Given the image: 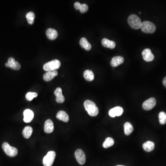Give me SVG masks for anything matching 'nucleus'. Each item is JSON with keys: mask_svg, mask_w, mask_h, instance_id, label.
Wrapping results in <instances>:
<instances>
[{"mask_svg": "<svg viewBox=\"0 0 166 166\" xmlns=\"http://www.w3.org/2000/svg\"><path fill=\"white\" fill-rule=\"evenodd\" d=\"M84 105L85 110L90 116L94 117L98 114V108L94 102L87 100L84 102Z\"/></svg>", "mask_w": 166, "mask_h": 166, "instance_id": "f257e3e1", "label": "nucleus"}, {"mask_svg": "<svg viewBox=\"0 0 166 166\" xmlns=\"http://www.w3.org/2000/svg\"><path fill=\"white\" fill-rule=\"evenodd\" d=\"M128 22L130 27L135 29H139L142 24L139 17L135 15L129 16L128 19Z\"/></svg>", "mask_w": 166, "mask_h": 166, "instance_id": "f03ea898", "label": "nucleus"}, {"mask_svg": "<svg viewBox=\"0 0 166 166\" xmlns=\"http://www.w3.org/2000/svg\"><path fill=\"white\" fill-rule=\"evenodd\" d=\"M140 28L143 32L146 33H153L156 30V27L155 24L149 21L142 22Z\"/></svg>", "mask_w": 166, "mask_h": 166, "instance_id": "7ed1b4c3", "label": "nucleus"}, {"mask_svg": "<svg viewBox=\"0 0 166 166\" xmlns=\"http://www.w3.org/2000/svg\"><path fill=\"white\" fill-rule=\"evenodd\" d=\"M61 64V62L59 60H53L45 64L43 66V69L47 72L55 71L60 68Z\"/></svg>", "mask_w": 166, "mask_h": 166, "instance_id": "20e7f679", "label": "nucleus"}, {"mask_svg": "<svg viewBox=\"0 0 166 166\" xmlns=\"http://www.w3.org/2000/svg\"><path fill=\"white\" fill-rule=\"evenodd\" d=\"M2 148L6 155L10 157H15L18 154V149L10 146L7 142H4L2 144Z\"/></svg>", "mask_w": 166, "mask_h": 166, "instance_id": "39448f33", "label": "nucleus"}, {"mask_svg": "<svg viewBox=\"0 0 166 166\" xmlns=\"http://www.w3.org/2000/svg\"><path fill=\"white\" fill-rule=\"evenodd\" d=\"M56 153L54 151L48 152L46 156H44L43 160L44 166H52L55 159Z\"/></svg>", "mask_w": 166, "mask_h": 166, "instance_id": "423d86ee", "label": "nucleus"}, {"mask_svg": "<svg viewBox=\"0 0 166 166\" xmlns=\"http://www.w3.org/2000/svg\"><path fill=\"white\" fill-rule=\"evenodd\" d=\"M75 157L80 165H84L86 161V156L84 152L81 149H77L75 152Z\"/></svg>", "mask_w": 166, "mask_h": 166, "instance_id": "0eeeda50", "label": "nucleus"}, {"mask_svg": "<svg viewBox=\"0 0 166 166\" xmlns=\"http://www.w3.org/2000/svg\"><path fill=\"white\" fill-rule=\"evenodd\" d=\"M156 99L153 98H150L147 100L143 103V109L145 110H150L155 107L156 105Z\"/></svg>", "mask_w": 166, "mask_h": 166, "instance_id": "6e6552de", "label": "nucleus"}, {"mask_svg": "<svg viewBox=\"0 0 166 166\" xmlns=\"http://www.w3.org/2000/svg\"><path fill=\"white\" fill-rule=\"evenodd\" d=\"M143 59L147 62H150L154 59V55L152 53L151 50L149 49H146L143 50L142 53Z\"/></svg>", "mask_w": 166, "mask_h": 166, "instance_id": "1a4fd4ad", "label": "nucleus"}, {"mask_svg": "<svg viewBox=\"0 0 166 166\" xmlns=\"http://www.w3.org/2000/svg\"><path fill=\"white\" fill-rule=\"evenodd\" d=\"M123 113V109L121 107H116L110 110L109 115L111 117L114 118L116 116H120Z\"/></svg>", "mask_w": 166, "mask_h": 166, "instance_id": "9d476101", "label": "nucleus"}, {"mask_svg": "<svg viewBox=\"0 0 166 166\" xmlns=\"http://www.w3.org/2000/svg\"><path fill=\"white\" fill-rule=\"evenodd\" d=\"M24 121L26 123H29L34 118V113L29 109H27L24 112Z\"/></svg>", "mask_w": 166, "mask_h": 166, "instance_id": "9b49d317", "label": "nucleus"}, {"mask_svg": "<svg viewBox=\"0 0 166 166\" xmlns=\"http://www.w3.org/2000/svg\"><path fill=\"white\" fill-rule=\"evenodd\" d=\"M54 95L56 97V101L58 103H63L65 101V98L62 95V89L61 88L58 87L56 88L54 92Z\"/></svg>", "mask_w": 166, "mask_h": 166, "instance_id": "f8f14e48", "label": "nucleus"}, {"mask_svg": "<svg viewBox=\"0 0 166 166\" xmlns=\"http://www.w3.org/2000/svg\"><path fill=\"white\" fill-rule=\"evenodd\" d=\"M54 130L53 122L51 120H47L44 124V132L47 133H50L53 132Z\"/></svg>", "mask_w": 166, "mask_h": 166, "instance_id": "ddd939ff", "label": "nucleus"}, {"mask_svg": "<svg viewBox=\"0 0 166 166\" xmlns=\"http://www.w3.org/2000/svg\"><path fill=\"white\" fill-rule=\"evenodd\" d=\"M124 62V59L123 57L118 56L114 57L111 61V65L113 67H117L118 66Z\"/></svg>", "mask_w": 166, "mask_h": 166, "instance_id": "4468645a", "label": "nucleus"}, {"mask_svg": "<svg viewBox=\"0 0 166 166\" xmlns=\"http://www.w3.org/2000/svg\"><path fill=\"white\" fill-rule=\"evenodd\" d=\"M58 75V72L56 71H48L46 72L43 75V80L45 81H51Z\"/></svg>", "mask_w": 166, "mask_h": 166, "instance_id": "2eb2a0df", "label": "nucleus"}, {"mask_svg": "<svg viewBox=\"0 0 166 166\" xmlns=\"http://www.w3.org/2000/svg\"><path fill=\"white\" fill-rule=\"evenodd\" d=\"M56 118L60 121H63L65 122H68L69 120V117L67 113L64 111H60L56 114Z\"/></svg>", "mask_w": 166, "mask_h": 166, "instance_id": "dca6fc26", "label": "nucleus"}, {"mask_svg": "<svg viewBox=\"0 0 166 166\" xmlns=\"http://www.w3.org/2000/svg\"><path fill=\"white\" fill-rule=\"evenodd\" d=\"M102 44L103 46L106 48L114 49L115 47V43L114 41L110 40L108 39L103 38L102 40Z\"/></svg>", "mask_w": 166, "mask_h": 166, "instance_id": "f3484780", "label": "nucleus"}, {"mask_svg": "<svg viewBox=\"0 0 166 166\" xmlns=\"http://www.w3.org/2000/svg\"><path fill=\"white\" fill-rule=\"evenodd\" d=\"M47 37L50 40H54L58 37V32L56 30L52 28H49L46 31Z\"/></svg>", "mask_w": 166, "mask_h": 166, "instance_id": "a211bd4d", "label": "nucleus"}, {"mask_svg": "<svg viewBox=\"0 0 166 166\" xmlns=\"http://www.w3.org/2000/svg\"><path fill=\"white\" fill-rule=\"evenodd\" d=\"M155 144L154 142L148 141L144 143L143 148L144 151L147 152H151L155 149Z\"/></svg>", "mask_w": 166, "mask_h": 166, "instance_id": "6ab92c4d", "label": "nucleus"}, {"mask_svg": "<svg viewBox=\"0 0 166 166\" xmlns=\"http://www.w3.org/2000/svg\"><path fill=\"white\" fill-rule=\"evenodd\" d=\"M80 43L81 47L86 50H90L91 49V44L88 42L86 38H81L80 40Z\"/></svg>", "mask_w": 166, "mask_h": 166, "instance_id": "aec40b11", "label": "nucleus"}, {"mask_svg": "<svg viewBox=\"0 0 166 166\" xmlns=\"http://www.w3.org/2000/svg\"><path fill=\"white\" fill-rule=\"evenodd\" d=\"M32 132H33V129H32L31 127L30 126H27L24 127L23 130V135L24 138H29L31 136L32 134Z\"/></svg>", "mask_w": 166, "mask_h": 166, "instance_id": "412c9836", "label": "nucleus"}, {"mask_svg": "<svg viewBox=\"0 0 166 166\" xmlns=\"http://www.w3.org/2000/svg\"><path fill=\"white\" fill-rule=\"evenodd\" d=\"M124 133L126 135H129L133 131V127L131 123L127 122L125 123L124 126Z\"/></svg>", "mask_w": 166, "mask_h": 166, "instance_id": "4be33fe9", "label": "nucleus"}, {"mask_svg": "<svg viewBox=\"0 0 166 166\" xmlns=\"http://www.w3.org/2000/svg\"><path fill=\"white\" fill-rule=\"evenodd\" d=\"M84 79L88 81H93L94 79V74L92 71L90 70H86L84 73Z\"/></svg>", "mask_w": 166, "mask_h": 166, "instance_id": "5701e85b", "label": "nucleus"}, {"mask_svg": "<svg viewBox=\"0 0 166 166\" xmlns=\"http://www.w3.org/2000/svg\"><path fill=\"white\" fill-rule=\"evenodd\" d=\"M114 141L111 137H107L106 138L105 141L103 144V147L104 148H108L111 146H113L114 144Z\"/></svg>", "mask_w": 166, "mask_h": 166, "instance_id": "b1692460", "label": "nucleus"}, {"mask_svg": "<svg viewBox=\"0 0 166 166\" xmlns=\"http://www.w3.org/2000/svg\"><path fill=\"white\" fill-rule=\"evenodd\" d=\"M26 18H27V22L29 24H33L34 21V19L35 18V15L34 13L32 12L28 13L26 15Z\"/></svg>", "mask_w": 166, "mask_h": 166, "instance_id": "393cba45", "label": "nucleus"}, {"mask_svg": "<svg viewBox=\"0 0 166 166\" xmlns=\"http://www.w3.org/2000/svg\"><path fill=\"white\" fill-rule=\"evenodd\" d=\"M159 122L161 125H164L166 123V114L164 112H161L159 114Z\"/></svg>", "mask_w": 166, "mask_h": 166, "instance_id": "a878e982", "label": "nucleus"}, {"mask_svg": "<svg viewBox=\"0 0 166 166\" xmlns=\"http://www.w3.org/2000/svg\"><path fill=\"white\" fill-rule=\"evenodd\" d=\"M38 96V94L36 92H29L27 93L26 96V99L28 101H32L33 98Z\"/></svg>", "mask_w": 166, "mask_h": 166, "instance_id": "bb28decb", "label": "nucleus"}, {"mask_svg": "<svg viewBox=\"0 0 166 166\" xmlns=\"http://www.w3.org/2000/svg\"><path fill=\"white\" fill-rule=\"evenodd\" d=\"M88 6L86 4H81L80 11L81 13H84L88 10Z\"/></svg>", "mask_w": 166, "mask_h": 166, "instance_id": "cd10ccee", "label": "nucleus"}, {"mask_svg": "<svg viewBox=\"0 0 166 166\" xmlns=\"http://www.w3.org/2000/svg\"><path fill=\"white\" fill-rule=\"evenodd\" d=\"M15 60L13 58L10 57L8 60V62L6 63L5 66L8 68H11V66L13 63H15Z\"/></svg>", "mask_w": 166, "mask_h": 166, "instance_id": "c85d7f7f", "label": "nucleus"}, {"mask_svg": "<svg viewBox=\"0 0 166 166\" xmlns=\"http://www.w3.org/2000/svg\"><path fill=\"white\" fill-rule=\"evenodd\" d=\"M20 68H21V66H20V64L16 61H15V63H13L11 67V68L15 70H20Z\"/></svg>", "mask_w": 166, "mask_h": 166, "instance_id": "c756f323", "label": "nucleus"}, {"mask_svg": "<svg viewBox=\"0 0 166 166\" xmlns=\"http://www.w3.org/2000/svg\"><path fill=\"white\" fill-rule=\"evenodd\" d=\"M81 4L79 2H76L74 3V8L76 10H80V8L81 7Z\"/></svg>", "mask_w": 166, "mask_h": 166, "instance_id": "7c9ffc66", "label": "nucleus"}, {"mask_svg": "<svg viewBox=\"0 0 166 166\" xmlns=\"http://www.w3.org/2000/svg\"><path fill=\"white\" fill-rule=\"evenodd\" d=\"M163 85H164V86H165L166 88V77H164V79L163 80Z\"/></svg>", "mask_w": 166, "mask_h": 166, "instance_id": "2f4dec72", "label": "nucleus"}, {"mask_svg": "<svg viewBox=\"0 0 166 166\" xmlns=\"http://www.w3.org/2000/svg\"><path fill=\"white\" fill-rule=\"evenodd\" d=\"M124 166V165H117V166Z\"/></svg>", "mask_w": 166, "mask_h": 166, "instance_id": "473e14b6", "label": "nucleus"}, {"mask_svg": "<svg viewBox=\"0 0 166 166\" xmlns=\"http://www.w3.org/2000/svg\"><path fill=\"white\" fill-rule=\"evenodd\" d=\"M139 14H141V13L139 12Z\"/></svg>", "mask_w": 166, "mask_h": 166, "instance_id": "72a5a7b5", "label": "nucleus"}]
</instances>
